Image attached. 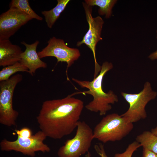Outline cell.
<instances>
[{
    "mask_svg": "<svg viewBox=\"0 0 157 157\" xmlns=\"http://www.w3.org/2000/svg\"><path fill=\"white\" fill-rule=\"evenodd\" d=\"M78 94L75 92L63 99L43 102L36 119L47 137L60 139L76 128L84 107L82 100L72 97Z\"/></svg>",
    "mask_w": 157,
    "mask_h": 157,
    "instance_id": "obj_1",
    "label": "cell"
},
{
    "mask_svg": "<svg viewBox=\"0 0 157 157\" xmlns=\"http://www.w3.org/2000/svg\"><path fill=\"white\" fill-rule=\"evenodd\" d=\"M113 67L111 63L106 61L103 63L99 74L93 80L90 81L72 78L81 88L88 89V90L81 92V93L90 94L93 97L92 100L85 106L86 109L91 112L99 113L100 116L105 115L108 111L111 109V104H114L118 101L117 95L113 91L110 90L105 92L102 87L104 76Z\"/></svg>",
    "mask_w": 157,
    "mask_h": 157,
    "instance_id": "obj_2",
    "label": "cell"
},
{
    "mask_svg": "<svg viewBox=\"0 0 157 157\" xmlns=\"http://www.w3.org/2000/svg\"><path fill=\"white\" fill-rule=\"evenodd\" d=\"M133 128L121 115L113 113L103 118L93 131V138L103 143L119 141L127 135Z\"/></svg>",
    "mask_w": 157,
    "mask_h": 157,
    "instance_id": "obj_3",
    "label": "cell"
},
{
    "mask_svg": "<svg viewBox=\"0 0 157 157\" xmlns=\"http://www.w3.org/2000/svg\"><path fill=\"white\" fill-rule=\"evenodd\" d=\"M121 94L129 105L128 110L121 115L129 122L133 123L147 117L145 107L150 101L156 98L157 92L153 90L151 83L147 81L139 92L131 94L122 92Z\"/></svg>",
    "mask_w": 157,
    "mask_h": 157,
    "instance_id": "obj_4",
    "label": "cell"
},
{
    "mask_svg": "<svg viewBox=\"0 0 157 157\" xmlns=\"http://www.w3.org/2000/svg\"><path fill=\"white\" fill-rule=\"evenodd\" d=\"M75 136L66 140L59 149V157H80L88 151L93 138V131L84 121H79Z\"/></svg>",
    "mask_w": 157,
    "mask_h": 157,
    "instance_id": "obj_5",
    "label": "cell"
},
{
    "mask_svg": "<svg viewBox=\"0 0 157 157\" xmlns=\"http://www.w3.org/2000/svg\"><path fill=\"white\" fill-rule=\"evenodd\" d=\"M23 76L18 74L8 79L0 82V123L10 127L16 125L19 113L13 107V97L17 85L22 79Z\"/></svg>",
    "mask_w": 157,
    "mask_h": 157,
    "instance_id": "obj_6",
    "label": "cell"
},
{
    "mask_svg": "<svg viewBox=\"0 0 157 157\" xmlns=\"http://www.w3.org/2000/svg\"><path fill=\"white\" fill-rule=\"evenodd\" d=\"M47 137L40 130L29 138H23L17 136V139L13 141L4 139L0 142V148L2 151H14L33 157L36 152L44 153L50 151L49 147L44 143Z\"/></svg>",
    "mask_w": 157,
    "mask_h": 157,
    "instance_id": "obj_7",
    "label": "cell"
},
{
    "mask_svg": "<svg viewBox=\"0 0 157 157\" xmlns=\"http://www.w3.org/2000/svg\"><path fill=\"white\" fill-rule=\"evenodd\" d=\"M82 4L89 28L82 40L77 42L76 46L79 47L84 44L92 51L94 62V78L98 75L101 69V66L98 63L96 59L95 51L97 43L102 39L101 34L104 22L100 16L93 17L92 6L87 5L85 2H83Z\"/></svg>",
    "mask_w": 157,
    "mask_h": 157,
    "instance_id": "obj_8",
    "label": "cell"
},
{
    "mask_svg": "<svg viewBox=\"0 0 157 157\" xmlns=\"http://www.w3.org/2000/svg\"><path fill=\"white\" fill-rule=\"evenodd\" d=\"M38 53L40 59L52 56L57 59V63H66L67 65L66 72L67 80L69 81L67 75L68 69L81 56L78 49L68 47L63 40L54 36L50 38L47 45Z\"/></svg>",
    "mask_w": 157,
    "mask_h": 157,
    "instance_id": "obj_9",
    "label": "cell"
},
{
    "mask_svg": "<svg viewBox=\"0 0 157 157\" xmlns=\"http://www.w3.org/2000/svg\"><path fill=\"white\" fill-rule=\"evenodd\" d=\"M32 19L18 8H10L0 15V40L9 39L22 26Z\"/></svg>",
    "mask_w": 157,
    "mask_h": 157,
    "instance_id": "obj_10",
    "label": "cell"
},
{
    "mask_svg": "<svg viewBox=\"0 0 157 157\" xmlns=\"http://www.w3.org/2000/svg\"><path fill=\"white\" fill-rule=\"evenodd\" d=\"M39 43L38 40L31 44H28L24 41L21 42L26 49L22 54L20 62L28 68V73L32 76L38 69L45 68L47 67V64L41 60L37 52V47Z\"/></svg>",
    "mask_w": 157,
    "mask_h": 157,
    "instance_id": "obj_11",
    "label": "cell"
},
{
    "mask_svg": "<svg viewBox=\"0 0 157 157\" xmlns=\"http://www.w3.org/2000/svg\"><path fill=\"white\" fill-rule=\"evenodd\" d=\"M23 51L9 39L0 40V66L5 67L19 62Z\"/></svg>",
    "mask_w": 157,
    "mask_h": 157,
    "instance_id": "obj_12",
    "label": "cell"
},
{
    "mask_svg": "<svg viewBox=\"0 0 157 157\" xmlns=\"http://www.w3.org/2000/svg\"><path fill=\"white\" fill-rule=\"evenodd\" d=\"M57 4L54 8L50 10L41 12L44 17L47 26L49 28L52 27L70 0H57Z\"/></svg>",
    "mask_w": 157,
    "mask_h": 157,
    "instance_id": "obj_13",
    "label": "cell"
},
{
    "mask_svg": "<svg viewBox=\"0 0 157 157\" xmlns=\"http://www.w3.org/2000/svg\"><path fill=\"white\" fill-rule=\"evenodd\" d=\"M116 0H85V3L87 5L93 6H97L99 14L104 15L106 18H109L112 14L113 7L116 3Z\"/></svg>",
    "mask_w": 157,
    "mask_h": 157,
    "instance_id": "obj_14",
    "label": "cell"
},
{
    "mask_svg": "<svg viewBox=\"0 0 157 157\" xmlns=\"http://www.w3.org/2000/svg\"><path fill=\"white\" fill-rule=\"evenodd\" d=\"M136 141L143 147L157 154V136L151 131H145L137 135Z\"/></svg>",
    "mask_w": 157,
    "mask_h": 157,
    "instance_id": "obj_15",
    "label": "cell"
},
{
    "mask_svg": "<svg viewBox=\"0 0 157 157\" xmlns=\"http://www.w3.org/2000/svg\"><path fill=\"white\" fill-rule=\"evenodd\" d=\"M9 7L18 8L33 19L39 21L43 19L42 17L37 14L31 8L28 0H12L9 3Z\"/></svg>",
    "mask_w": 157,
    "mask_h": 157,
    "instance_id": "obj_16",
    "label": "cell"
},
{
    "mask_svg": "<svg viewBox=\"0 0 157 157\" xmlns=\"http://www.w3.org/2000/svg\"><path fill=\"white\" fill-rule=\"evenodd\" d=\"M21 72H28V69L20 61L4 67L0 71V81L7 80L14 74Z\"/></svg>",
    "mask_w": 157,
    "mask_h": 157,
    "instance_id": "obj_17",
    "label": "cell"
},
{
    "mask_svg": "<svg viewBox=\"0 0 157 157\" xmlns=\"http://www.w3.org/2000/svg\"><path fill=\"white\" fill-rule=\"evenodd\" d=\"M140 147L141 145L135 141L129 144L123 152L115 154L114 157H132L133 153Z\"/></svg>",
    "mask_w": 157,
    "mask_h": 157,
    "instance_id": "obj_18",
    "label": "cell"
},
{
    "mask_svg": "<svg viewBox=\"0 0 157 157\" xmlns=\"http://www.w3.org/2000/svg\"><path fill=\"white\" fill-rule=\"evenodd\" d=\"M17 136L23 138L31 137L33 135L31 130L28 127H24L20 130H15Z\"/></svg>",
    "mask_w": 157,
    "mask_h": 157,
    "instance_id": "obj_19",
    "label": "cell"
},
{
    "mask_svg": "<svg viewBox=\"0 0 157 157\" xmlns=\"http://www.w3.org/2000/svg\"><path fill=\"white\" fill-rule=\"evenodd\" d=\"M94 148L97 154L101 157H108L106 153L104 145L102 143L99 142L96 144L94 145Z\"/></svg>",
    "mask_w": 157,
    "mask_h": 157,
    "instance_id": "obj_20",
    "label": "cell"
},
{
    "mask_svg": "<svg viewBox=\"0 0 157 157\" xmlns=\"http://www.w3.org/2000/svg\"><path fill=\"white\" fill-rule=\"evenodd\" d=\"M142 157H157V154L147 149L143 148Z\"/></svg>",
    "mask_w": 157,
    "mask_h": 157,
    "instance_id": "obj_21",
    "label": "cell"
},
{
    "mask_svg": "<svg viewBox=\"0 0 157 157\" xmlns=\"http://www.w3.org/2000/svg\"><path fill=\"white\" fill-rule=\"evenodd\" d=\"M148 58L152 60H157V50L151 53L149 55Z\"/></svg>",
    "mask_w": 157,
    "mask_h": 157,
    "instance_id": "obj_22",
    "label": "cell"
},
{
    "mask_svg": "<svg viewBox=\"0 0 157 157\" xmlns=\"http://www.w3.org/2000/svg\"><path fill=\"white\" fill-rule=\"evenodd\" d=\"M151 132L157 136V126L155 128L152 129Z\"/></svg>",
    "mask_w": 157,
    "mask_h": 157,
    "instance_id": "obj_23",
    "label": "cell"
},
{
    "mask_svg": "<svg viewBox=\"0 0 157 157\" xmlns=\"http://www.w3.org/2000/svg\"><path fill=\"white\" fill-rule=\"evenodd\" d=\"M85 157H91V155L90 152L88 151L87 154L86 155Z\"/></svg>",
    "mask_w": 157,
    "mask_h": 157,
    "instance_id": "obj_24",
    "label": "cell"
},
{
    "mask_svg": "<svg viewBox=\"0 0 157 157\" xmlns=\"http://www.w3.org/2000/svg\"><path fill=\"white\" fill-rule=\"evenodd\" d=\"M156 33H157V36H156V38H157V30L156 31Z\"/></svg>",
    "mask_w": 157,
    "mask_h": 157,
    "instance_id": "obj_25",
    "label": "cell"
}]
</instances>
